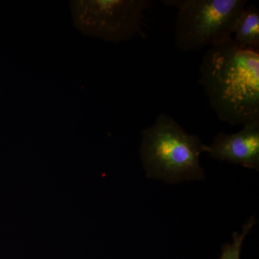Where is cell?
Masks as SVG:
<instances>
[{"label": "cell", "instance_id": "6da1fadb", "mask_svg": "<svg viewBox=\"0 0 259 259\" xmlns=\"http://www.w3.org/2000/svg\"><path fill=\"white\" fill-rule=\"evenodd\" d=\"M199 83L218 118L232 125L259 122V52L233 40L211 47L199 68Z\"/></svg>", "mask_w": 259, "mask_h": 259}, {"label": "cell", "instance_id": "7a4b0ae2", "mask_svg": "<svg viewBox=\"0 0 259 259\" xmlns=\"http://www.w3.org/2000/svg\"><path fill=\"white\" fill-rule=\"evenodd\" d=\"M207 146L188 134L171 116L162 113L141 132L140 156L146 177L176 184L205 179L200 156Z\"/></svg>", "mask_w": 259, "mask_h": 259}, {"label": "cell", "instance_id": "3957f363", "mask_svg": "<svg viewBox=\"0 0 259 259\" xmlns=\"http://www.w3.org/2000/svg\"><path fill=\"white\" fill-rule=\"evenodd\" d=\"M177 10L175 45L182 52L199 51L231 41L247 0H164Z\"/></svg>", "mask_w": 259, "mask_h": 259}, {"label": "cell", "instance_id": "277c9868", "mask_svg": "<svg viewBox=\"0 0 259 259\" xmlns=\"http://www.w3.org/2000/svg\"><path fill=\"white\" fill-rule=\"evenodd\" d=\"M149 0H75L70 2L76 28L84 35L106 41L131 40L142 33Z\"/></svg>", "mask_w": 259, "mask_h": 259}, {"label": "cell", "instance_id": "5b68a950", "mask_svg": "<svg viewBox=\"0 0 259 259\" xmlns=\"http://www.w3.org/2000/svg\"><path fill=\"white\" fill-rule=\"evenodd\" d=\"M207 153L212 159L258 171L259 122L243 126L236 134L219 133Z\"/></svg>", "mask_w": 259, "mask_h": 259}, {"label": "cell", "instance_id": "8992f818", "mask_svg": "<svg viewBox=\"0 0 259 259\" xmlns=\"http://www.w3.org/2000/svg\"><path fill=\"white\" fill-rule=\"evenodd\" d=\"M232 40L241 49L259 52V10L246 6L237 20Z\"/></svg>", "mask_w": 259, "mask_h": 259}, {"label": "cell", "instance_id": "52a82bcc", "mask_svg": "<svg viewBox=\"0 0 259 259\" xmlns=\"http://www.w3.org/2000/svg\"><path fill=\"white\" fill-rule=\"evenodd\" d=\"M257 221L254 217L250 218L242 228L241 233L235 231L233 233V242L223 246L220 259H241V252L245 237L255 226Z\"/></svg>", "mask_w": 259, "mask_h": 259}]
</instances>
